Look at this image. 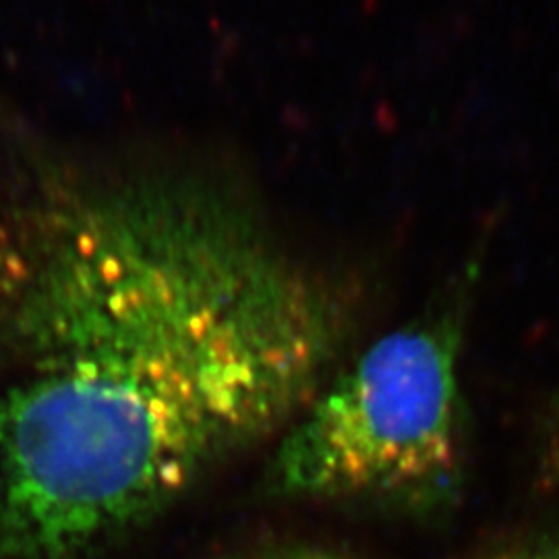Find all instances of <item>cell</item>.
Instances as JSON below:
<instances>
[{"label":"cell","instance_id":"cell-4","mask_svg":"<svg viewBox=\"0 0 559 559\" xmlns=\"http://www.w3.org/2000/svg\"><path fill=\"white\" fill-rule=\"evenodd\" d=\"M479 559H559V531H543L501 545Z\"/></svg>","mask_w":559,"mask_h":559},{"label":"cell","instance_id":"cell-1","mask_svg":"<svg viewBox=\"0 0 559 559\" xmlns=\"http://www.w3.org/2000/svg\"><path fill=\"white\" fill-rule=\"evenodd\" d=\"M34 320L0 385V559H83L282 436L357 300L242 222Z\"/></svg>","mask_w":559,"mask_h":559},{"label":"cell","instance_id":"cell-5","mask_svg":"<svg viewBox=\"0 0 559 559\" xmlns=\"http://www.w3.org/2000/svg\"><path fill=\"white\" fill-rule=\"evenodd\" d=\"M537 475L543 487L559 485V399L551 404L540 436Z\"/></svg>","mask_w":559,"mask_h":559},{"label":"cell","instance_id":"cell-3","mask_svg":"<svg viewBox=\"0 0 559 559\" xmlns=\"http://www.w3.org/2000/svg\"><path fill=\"white\" fill-rule=\"evenodd\" d=\"M226 559H362L357 554L321 540L288 539L263 543Z\"/></svg>","mask_w":559,"mask_h":559},{"label":"cell","instance_id":"cell-2","mask_svg":"<svg viewBox=\"0 0 559 559\" xmlns=\"http://www.w3.org/2000/svg\"><path fill=\"white\" fill-rule=\"evenodd\" d=\"M466 261L433 307L376 340L280 438L265 466L278 500L433 512L459 498L464 471L460 350L479 278Z\"/></svg>","mask_w":559,"mask_h":559}]
</instances>
